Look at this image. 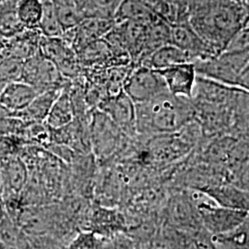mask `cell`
I'll return each mask as SVG.
<instances>
[{
    "instance_id": "obj_1",
    "label": "cell",
    "mask_w": 249,
    "mask_h": 249,
    "mask_svg": "<svg viewBox=\"0 0 249 249\" xmlns=\"http://www.w3.org/2000/svg\"><path fill=\"white\" fill-rule=\"evenodd\" d=\"M187 6L189 24L218 53L248 22L242 0H191Z\"/></svg>"
},
{
    "instance_id": "obj_2",
    "label": "cell",
    "mask_w": 249,
    "mask_h": 249,
    "mask_svg": "<svg viewBox=\"0 0 249 249\" xmlns=\"http://www.w3.org/2000/svg\"><path fill=\"white\" fill-rule=\"evenodd\" d=\"M136 107V130L142 135L174 133L196 118L192 99L163 91Z\"/></svg>"
},
{
    "instance_id": "obj_3",
    "label": "cell",
    "mask_w": 249,
    "mask_h": 249,
    "mask_svg": "<svg viewBox=\"0 0 249 249\" xmlns=\"http://www.w3.org/2000/svg\"><path fill=\"white\" fill-rule=\"evenodd\" d=\"M90 150L96 159L107 161L122 148L127 136L106 113L95 110L91 113L89 124Z\"/></svg>"
},
{
    "instance_id": "obj_4",
    "label": "cell",
    "mask_w": 249,
    "mask_h": 249,
    "mask_svg": "<svg viewBox=\"0 0 249 249\" xmlns=\"http://www.w3.org/2000/svg\"><path fill=\"white\" fill-rule=\"evenodd\" d=\"M249 62V48L238 51H223L210 58L197 60L195 64L197 75L237 86L243 70Z\"/></svg>"
},
{
    "instance_id": "obj_5",
    "label": "cell",
    "mask_w": 249,
    "mask_h": 249,
    "mask_svg": "<svg viewBox=\"0 0 249 249\" xmlns=\"http://www.w3.org/2000/svg\"><path fill=\"white\" fill-rule=\"evenodd\" d=\"M197 214L205 230L213 236L226 234L236 230L245 222L247 212L226 208L211 202L199 201L196 205Z\"/></svg>"
},
{
    "instance_id": "obj_6",
    "label": "cell",
    "mask_w": 249,
    "mask_h": 249,
    "mask_svg": "<svg viewBox=\"0 0 249 249\" xmlns=\"http://www.w3.org/2000/svg\"><path fill=\"white\" fill-rule=\"evenodd\" d=\"M123 90L135 105H138L168 89L164 80L155 70L143 65H136L124 80Z\"/></svg>"
},
{
    "instance_id": "obj_7",
    "label": "cell",
    "mask_w": 249,
    "mask_h": 249,
    "mask_svg": "<svg viewBox=\"0 0 249 249\" xmlns=\"http://www.w3.org/2000/svg\"><path fill=\"white\" fill-rule=\"evenodd\" d=\"M21 80L44 91L62 89L67 80L51 60L38 53L23 62Z\"/></svg>"
},
{
    "instance_id": "obj_8",
    "label": "cell",
    "mask_w": 249,
    "mask_h": 249,
    "mask_svg": "<svg viewBox=\"0 0 249 249\" xmlns=\"http://www.w3.org/2000/svg\"><path fill=\"white\" fill-rule=\"evenodd\" d=\"M171 44L188 53L194 63L218 54L213 46L197 35L188 21L171 25Z\"/></svg>"
},
{
    "instance_id": "obj_9",
    "label": "cell",
    "mask_w": 249,
    "mask_h": 249,
    "mask_svg": "<svg viewBox=\"0 0 249 249\" xmlns=\"http://www.w3.org/2000/svg\"><path fill=\"white\" fill-rule=\"evenodd\" d=\"M98 109L115 121L127 136L137 133L136 107L123 89L103 99L99 104Z\"/></svg>"
},
{
    "instance_id": "obj_10",
    "label": "cell",
    "mask_w": 249,
    "mask_h": 249,
    "mask_svg": "<svg viewBox=\"0 0 249 249\" xmlns=\"http://www.w3.org/2000/svg\"><path fill=\"white\" fill-rule=\"evenodd\" d=\"M155 71L164 80L171 94L192 98L197 76L194 63H182Z\"/></svg>"
},
{
    "instance_id": "obj_11",
    "label": "cell",
    "mask_w": 249,
    "mask_h": 249,
    "mask_svg": "<svg viewBox=\"0 0 249 249\" xmlns=\"http://www.w3.org/2000/svg\"><path fill=\"white\" fill-rule=\"evenodd\" d=\"M0 176L4 187V196H18L26 187L29 172L19 157L9 155L0 161Z\"/></svg>"
},
{
    "instance_id": "obj_12",
    "label": "cell",
    "mask_w": 249,
    "mask_h": 249,
    "mask_svg": "<svg viewBox=\"0 0 249 249\" xmlns=\"http://www.w3.org/2000/svg\"><path fill=\"white\" fill-rule=\"evenodd\" d=\"M41 92L22 80L9 82L0 92V105L11 114H16L24 110Z\"/></svg>"
},
{
    "instance_id": "obj_13",
    "label": "cell",
    "mask_w": 249,
    "mask_h": 249,
    "mask_svg": "<svg viewBox=\"0 0 249 249\" xmlns=\"http://www.w3.org/2000/svg\"><path fill=\"white\" fill-rule=\"evenodd\" d=\"M85 230L94 231L107 238L124 231V217L115 210L97 205L91 208Z\"/></svg>"
},
{
    "instance_id": "obj_14",
    "label": "cell",
    "mask_w": 249,
    "mask_h": 249,
    "mask_svg": "<svg viewBox=\"0 0 249 249\" xmlns=\"http://www.w3.org/2000/svg\"><path fill=\"white\" fill-rule=\"evenodd\" d=\"M201 192L216 204L244 211L249 215V193L234 184H218Z\"/></svg>"
},
{
    "instance_id": "obj_15",
    "label": "cell",
    "mask_w": 249,
    "mask_h": 249,
    "mask_svg": "<svg viewBox=\"0 0 249 249\" xmlns=\"http://www.w3.org/2000/svg\"><path fill=\"white\" fill-rule=\"evenodd\" d=\"M182 63H194V61L185 51L173 44H168L156 49L142 59L139 65L146 66L152 70H161Z\"/></svg>"
},
{
    "instance_id": "obj_16",
    "label": "cell",
    "mask_w": 249,
    "mask_h": 249,
    "mask_svg": "<svg viewBox=\"0 0 249 249\" xmlns=\"http://www.w3.org/2000/svg\"><path fill=\"white\" fill-rule=\"evenodd\" d=\"M62 89H46L42 91L24 110L18 112L21 120H25L30 124L45 122L53 102L58 97Z\"/></svg>"
},
{
    "instance_id": "obj_17",
    "label": "cell",
    "mask_w": 249,
    "mask_h": 249,
    "mask_svg": "<svg viewBox=\"0 0 249 249\" xmlns=\"http://www.w3.org/2000/svg\"><path fill=\"white\" fill-rule=\"evenodd\" d=\"M0 248L29 249L31 248L25 232L6 212L0 213Z\"/></svg>"
},
{
    "instance_id": "obj_18",
    "label": "cell",
    "mask_w": 249,
    "mask_h": 249,
    "mask_svg": "<svg viewBox=\"0 0 249 249\" xmlns=\"http://www.w3.org/2000/svg\"><path fill=\"white\" fill-rule=\"evenodd\" d=\"M75 118L70 89L63 88L58 97L53 102L45 123L49 128H59L70 124Z\"/></svg>"
},
{
    "instance_id": "obj_19",
    "label": "cell",
    "mask_w": 249,
    "mask_h": 249,
    "mask_svg": "<svg viewBox=\"0 0 249 249\" xmlns=\"http://www.w3.org/2000/svg\"><path fill=\"white\" fill-rule=\"evenodd\" d=\"M157 18L159 17L154 15L141 0H123L113 16L116 24L127 20L151 23Z\"/></svg>"
},
{
    "instance_id": "obj_20",
    "label": "cell",
    "mask_w": 249,
    "mask_h": 249,
    "mask_svg": "<svg viewBox=\"0 0 249 249\" xmlns=\"http://www.w3.org/2000/svg\"><path fill=\"white\" fill-rule=\"evenodd\" d=\"M18 0H7L0 4V36L13 38L26 29L18 18Z\"/></svg>"
},
{
    "instance_id": "obj_21",
    "label": "cell",
    "mask_w": 249,
    "mask_h": 249,
    "mask_svg": "<svg viewBox=\"0 0 249 249\" xmlns=\"http://www.w3.org/2000/svg\"><path fill=\"white\" fill-rule=\"evenodd\" d=\"M64 33L78 26L84 19L75 0H51Z\"/></svg>"
},
{
    "instance_id": "obj_22",
    "label": "cell",
    "mask_w": 249,
    "mask_h": 249,
    "mask_svg": "<svg viewBox=\"0 0 249 249\" xmlns=\"http://www.w3.org/2000/svg\"><path fill=\"white\" fill-rule=\"evenodd\" d=\"M18 18L26 30H38L43 14L42 0H18Z\"/></svg>"
},
{
    "instance_id": "obj_23",
    "label": "cell",
    "mask_w": 249,
    "mask_h": 249,
    "mask_svg": "<svg viewBox=\"0 0 249 249\" xmlns=\"http://www.w3.org/2000/svg\"><path fill=\"white\" fill-rule=\"evenodd\" d=\"M43 14L39 24V32L45 37H63L64 30L59 23L51 0H42Z\"/></svg>"
},
{
    "instance_id": "obj_24",
    "label": "cell",
    "mask_w": 249,
    "mask_h": 249,
    "mask_svg": "<svg viewBox=\"0 0 249 249\" xmlns=\"http://www.w3.org/2000/svg\"><path fill=\"white\" fill-rule=\"evenodd\" d=\"M216 245L229 249H249V215L240 226L231 232L216 235Z\"/></svg>"
},
{
    "instance_id": "obj_25",
    "label": "cell",
    "mask_w": 249,
    "mask_h": 249,
    "mask_svg": "<svg viewBox=\"0 0 249 249\" xmlns=\"http://www.w3.org/2000/svg\"><path fill=\"white\" fill-rule=\"evenodd\" d=\"M111 249L110 238L89 230H81L72 238L68 249Z\"/></svg>"
},
{
    "instance_id": "obj_26",
    "label": "cell",
    "mask_w": 249,
    "mask_h": 249,
    "mask_svg": "<svg viewBox=\"0 0 249 249\" xmlns=\"http://www.w3.org/2000/svg\"><path fill=\"white\" fill-rule=\"evenodd\" d=\"M23 60L9 57L0 62V82H12L21 80Z\"/></svg>"
},
{
    "instance_id": "obj_27",
    "label": "cell",
    "mask_w": 249,
    "mask_h": 249,
    "mask_svg": "<svg viewBox=\"0 0 249 249\" xmlns=\"http://www.w3.org/2000/svg\"><path fill=\"white\" fill-rule=\"evenodd\" d=\"M249 48V25H245L231 37L223 51H238Z\"/></svg>"
},
{
    "instance_id": "obj_28",
    "label": "cell",
    "mask_w": 249,
    "mask_h": 249,
    "mask_svg": "<svg viewBox=\"0 0 249 249\" xmlns=\"http://www.w3.org/2000/svg\"><path fill=\"white\" fill-rule=\"evenodd\" d=\"M101 8L107 10V12L113 17L116 9L123 0H94Z\"/></svg>"
},
{
    "instance_id": "obj_29",
    "label": "cell",
    "mask_w": 249,
    "mask_h": 249,
    "mask_svg": "<svg viewBox=\"0 0 249 249\" xmlns=\"http://www.w3.org/2000/svg\"><path fill=\"white\" fill-rule=\"evenodd\" d=\"M4 199V187H3V183H2V179L0 176V202H2Z\"/></svg>"
},
{
    "instance_id": "obj_30",
    "label": "cell",
    "mask_w": 249,
    "mask_h": 249,
    "mask_svg": "<svg viewBox=\"0 0 249 249\" xmlns=\"http://www.w3.org/2000/svg\"><path fill=\"white\" fill-rule=\"evenodd\" d=\"M181 1H182V2H184L185 4H187V3H188L189 1H191V0H181Z\"/></svg>"
},
{
    "instance_id": "obj_31",
    "label": "cell",
    "mask_w": 249,
    "mask_h": 249,
    "mask_svg": "<svg viewBox=\"0 0 249 249\" xmlns=\"http://www.w3.org/2000/svg\"><path fill=\"white\" fill-rule=\"evenodd\" d=\"M5 1H7V0H0V4L3 3V2H5Z\"/></svg>"
}]
</instances>
